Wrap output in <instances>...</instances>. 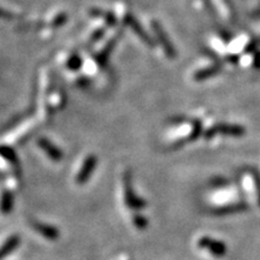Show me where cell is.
<instances>
[{"label": "cell", "mask_w": 260, "mask_h": 260, "mask_svg": "<svg viewBox=\"0 0 260 260\" xmlns=\"http://www.w3.org/2000/svg\"><path fill=\"white\" fill-rule=\"evenodd\" d=\"M219 71V67L218 65H213V67H209L207 69H203L199 70L198 73H195L194 75V80L195 81H204L210 79L211 76L216 75Z\"/></svg>", "instance_id": "cell-11"}, {"label": "cell", "mask_w": 260, "mask_h": 260, "mask_svg": "<svg viewBox=\"0 0 260 260\" xmlns=\"http://www.w3.org/2000/svg\"><path fill=\"white\" fill-rule=\"evenodd\" d=\"M216 134H224L228 136H241L243 134L242 126L230 125V124H218L214 128H211L205 133V138L211 139Z\"/></svg>", "instance_id": "cell-4"}, {"label": "cell", "mask_w": 260, "mask_h": 260, "mask_svg": "<svg viewBox=\"0 0 260 260\" xmlns=\"http://www.w3.org/2000/svg\"><path fill=\"white\" fill-rule=\"evenodd\" d=\"M14 18V15L11 12L6 11L5 9L0 8V19H5V21H11Z\"/></svg>", "instance_id": "cell-14"}, {"label": "cell", "mask_w": 260, "mask_h": 260, "mask_svg": "<svg viewBox=\"0 0 260 260\" xmlns=\"http://www.w3.org/2000/svg\"><path fill=\"white\" fill-rule=\"evenodd\" d=\"M132 224L134 225L136 229L139 230H142V229H146L148 225V220L146 218L145 216H142V214H140L139 212H135L134 214L132 216Z\"/></svg>", "instance_id": "cell-12"}, {"label": "cell", "mask_w": 260, "mask_h": 260, "mask_svg": "<svg viewBox=\"0 0 260 260\" xmlns=\"http://www.w3.org/2000/svg\"><path fill=\"white\" fill-rule=\"evenodd\" d=\"M122 197H123V203L130 211H135L139 212L140 210L145 209L146 207V201L139 197L135 193L134 188H133L132 183V176L128 171L123 174L122 177Z\"/></svg>", "instance_id": "cell-1"}, {"label": "cell", "mask_w": 260, "mask_h": 260, "mask_svg": "<svg viewBox=\"0 0 260 260\" xmlns=\"http://www.w3.org/2000/svg\"><path fill=\"white\" fill-rule=\"evenodd\" d=\"M38 145L39 147L46 153V155L51 159V160L60 161L61 159H63V152H61V149L56 147V146L52 144L51 141H48L47 139H40L38 141Z\"/></svg>", "instance_id": "cell-7"}, {"label": "cell", "mask_w": 260, "mask_h": 260, "mask_svg": "<svg viewBox=\"0 0 260 260\" xmlns=\"http://www.w3.org/2000/svg\"><path fill=\"white\" fill-rule=\"evenodd\" d=\"M198 248L201 251L207 252L209 254L216 256V258H220L225 254L226 247L223 242L218 241V240H214L212 237L209 236H201L198 239L197 241Z\"/></svg>", "instance_id": "cell-3"}, {"label": "cell", "mask_w": 260, "mask_h": 260, "mask_svg": "<svg viewBox=\"0 0 260 260\" xmlns=\"http://www.w3.org/2000/svg\"><path fill=\"white\" fill-rule=\"evenodd\" d=\"M81 63H82V61H81L79 56H73L69 59V61H68V67H69V69L71 70H76L80 68Z\"/></svg>", "instance_id": "cell-13"}, {"label": "cell", "mask_w": 260, "mask_h": 260, "mask_svg": "<svg viewBox=\"0 0 260 260\" xmlns=\"http://www.w3.org/2000/svg\"><path fill=\"white\" fill-rule=\"evenodd\" d=\"M125 22H126V24H128L129 27L136 32V34H138V37L141 39L142 41H145L146 44H148V45H153V42H152L151 39H149L147 32H146L144 29L141 28V25L138 23V21H136V19H134L132 16L128 15L125 17Z\"/></svg>", "instance_id": "cell-10"}, {"label": "cell", "mask_w": 260, "mask_h": 260, "mask_svg": "<svg viewBox=\"0 0 260 260\" xmlns=\"http://www.w3.org/2000/svg\"><path fill=\"white\" fill-rule=\"evenodd\" d=\"M15 205V197L11 189H4L0 193V213L6 214L11 213Z\"/></svg>", "instance_id": "cell-8"}, {"label": "cell", "mask_w": 260, "mask_h": 260, "mask_svg": "<svg viewBox=\"0 0 260 260\" xmlns=\"http://www.w3.org/2000/svg\"><path fill=\"white\" fill-rule=\"evenodd\" d=\"M19 242H21V239H19L17 235H11L6 237L4 242L0 245V260H3L9 254H11V253L17 248Z\"/></svg>", "instance_id": "cell-9"}, {"label": "cell", "mask_w": 260, "mask_h": 260, "mask_svg": "<svg viewBox=\"0 0 260 260\" xmlns=\"http://www.w3.org/2000/svg\"><path fill=\"white\" fill-rule=\"evenodd\" d=\"M96 165L98 158L94 154H89L88 157L84 158L80 169L77 170L76 175H75V183H76L77 186H83V184H86L87 182L89 181V178L92 177Z\"/></svg>", "instance_id": "cell-2"}, {"label": "cell", "mask_w": 260, "mask_h": 260, "mask_svg": "<svg viewBox=\"0 0 260 260\" xmlns=\"http://www.w3.org/2000/svg\"><path fill=\"white\" fill-rule=\"evenodd\" d=\"M119 260H132V259H129V258H126V256H123V258H121Z\"/></svg>", "instance_id": "cell-15"}, {"label": "cell", "mask_w": 260, "mask_h": 260, "mask_svg": "<svg viewBox=\"0 0 260 260\" xmlns=\"http://www.w3.org/2000/svg\"><path fill=\"white\" fill-rule=\"evenodd\" d=\"M152 27H153V30L155 32V35H157L159 41H160L162 47H164L165 53L168 54V57L171 58V59H172V58L176 57V52H175V48L172 47L170 40L168 39V35L165 34L164 30H162L160 24H159L158 22H152Z\"/></svg>", "instance_id": "cell-6"}, {"label": "cell", "mask_w": 260, "mask_h": 260, "mask_svg": "<svg viewBox=\"0 0 260 260\" xmlns=\"http://www.w3.org/2000/svg\"><path fill=\"white\" fill-rule=\"evenodd\" d=\"M31 226L32 229L35 230V233H38L39 235L44 237V239L50 240V241H56V240L59 239L60 236L59 230H58L56 226L51 225V224L35 220V222L31 223Z\"/></svg>", "instance_id": "cell-5"}]
</instances>
